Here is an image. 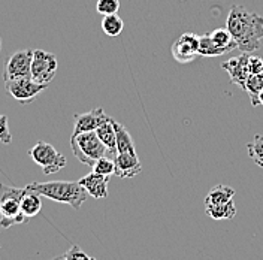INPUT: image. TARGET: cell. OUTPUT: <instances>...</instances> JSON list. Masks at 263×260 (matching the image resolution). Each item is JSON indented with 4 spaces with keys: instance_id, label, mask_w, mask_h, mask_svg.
Masks as SVG:
<instances>
[{
    "instance_id": "cell-1",
    "label": "cell",
    "mask_w": 263,
    "mask_h": 260,
    "mask_svg": "<svg viewBox=\"0 0 263 260\" xmlns=\"http://www.w3.org/2000/svg\"><path fill=\"white\" fill-rule=\"evenodd\" d=\"M226 27L241 52H254L260 48L263 39V16L236 5L230 9Z\"/></svg>"
},
{
    "instance_id": "cell-2",
    "label": "cell",
    "mask_w": 263,
    "mask_h": 260,
    "mask_svg": "<svg viewBox=\"0 0 263 260\" xmlns=\"http://www.w3.org/2000/svg\"><path fill=\"white\" fill-rule=\"evenodd\" d=\"M27 189L54 202L67 203L73 210H80L88 196L85 189L80 184V181H48V182L34 181L27 184Z\"/></svg>"
},
{
    "instance_id": "cell-3",
    "label": "cell",
    "mask_w": 263,
    "mask_h": 260,
    "mask_svg": "<svg viewBox=\"0 0 263 260\" xmlns=\"http://www.w3.org/2000/svg\"><path fill=\"white\" fill-rule=\"evenodd\" d=\"M24 193L26 187L16 189L0 184V226L3 229L29 223V218L21 212V199Z\"/></svg>"
},
{
    "instance_id": "cell-4",
    "label": "cell",
    "mask_w": 263,
    "mask_h": 260,
    "mask_svg": "<svg viewBox=\"0 0 263 260\" xmlns=\"http://www.w3.org/2000/svg\"><path fill=\"white\" fill-rule=\"evenodd\" d=\"M70 148L77 160L87 166H93L100 157L109 154L108 148L99 139L96 132H84L80 135H72Z\"/></svg>"
},
{
    "instance_id": "cell-5",
    "label": "cell",
    "mask_w": 263,
    "mask_h": 260,
    "mask_svg": "<svg viewBox=\"0 0 263 260\" xmlns=\"http://www.w3.org/2000/svg\"><path fill=\"white\" fill-rule=\"evenodd\" d=\"M29 154L33 162L37 166H41L45 175L57 174L67 164L65 156L60 154L51 144L44 142V141H39L37 144H34Z\"/></svg>"
},
{
    "instance_id": "cell-6",
    "label": "cell",
    "mask_w": 263,
    "mask_h": 260,
    "mask_svg": "<svg viewBox=\"0 0 263 260\" xmlns=\"http://www.w3.org/2000/svg\"><path fill=\"white\" fill-rule=\"evenodd\" d=\"M6 91L20 102L21 105L32 103L34 98H37L48 85L39 84L33 78H16V80H6L3 81Z\"/></svg>"
},
{
    "instance_id": "cell-7",
    "label": "cell",
    "mask_w": 263,
    "mask_h": 260,
    "mask_svg": "<svg viewBox=\"0 0 263 260\" xmlns=\"http://www.w3.org/2000/svg\"><path fill=\"white\" fill-rule=\"evenodd\" d=\"M57 57L44 49H33L32 78L39 84L49 85L57 72Z\"/></svg>"
},
{
    "instance_id": "cell-8",
    "label": "cell",
    "mask_w": 263,
    "mask_h": 260,
    "mask_svg": "<svg viewBox=\"0 0 263 260\" xmlns=\"http://www.w3.org/2000/svg\"><path fill=\"white\" fill-rule=\"evenodd\" d=\"M33 49H20L11 54L5 63L3 81L16 78H32Z\"/></svg>"
},
{
    "instance_id": "cell-9",
    "label": "cell",
    "mask_w": 263,
    "mask_h": 260,
    "mask_svg": "<svg viewBox=\"0 0 263 260\" xmlns=\"http://www.w3.org/2000/svg\"><path fill=\"white\" fill-rule=\"evenodd\" d=\"M172 55L178 63H190L199 55V36L196 33H184L172 45Z\"/></svg>"
},
{
    "instance_id": "cell-10",
    "label": "cell",
    "mask_w": 263,
    "mask_h": 260,
    "mask_svg": "<svg viewBox=\"0 0 263 260\" xmlns=\"http://www.w3.org/2000/svg\"><path fill=\"white\" fill-rule=\"evenodd\" d=\"M248 59H250L248 52H241L239 55L232 57L228 62L221 63V69L229 73L230 81L233 82V84H236V85H239L241 88H244L247 78L250 75Z\"/></svg>"
},
{
    "instance_id": "cell-11",
    "label": "cell",
    "mask_w": 263,
    "mask_h": 260,
    "mask_svg": "<svg viewBox=\"0 0 263 260\" xmlns=\"http://www.w3.org/2000/svg\"><path fill=\"white\" fill-rule=\"evenodd\" d=\"M108 118L109 117L105 114L103 108H95L88 113L77 114L73 117V133L72 135H80L84 132H95Z\"/></svg>"
},
{
    "instance_id": "cell-12",
    "label": "cell",
    "mask_w": 263,
    "mask_h": 260,
    "mask_svg": "<svg viewBox=\"0 0 263 260\" xmlns=\"http://www.w3.org/2000/svg\"><path fill=\"white\" fill-rule=\"evenodd\" d=\"M115 175L118 178H133L142 172V164L136 154L117 153L114 157Z\"/></svg>"
},
{
    "instance_id": "cell-13",
    "label": "cell",
    "mask_w": 263,
    "mask_h": 260,
    "mask_svg": "<svg viewBox=\"0 0 263 260\" xmlns=\"http://www.w3.org/2000/svg\"><path fill=\"white\" fill-rule=\"evenodd\" d=\"M80 184L85 189L88 196L95 199H105L108 197V184H109V177L100 175L96 172H90L88 175L82 177L80 179Z\"/></svg>"
},
{
    "instance_id": "cell-14",
    "label": "cell",
    "mask_w": 263,
    "mask_h": 260,
    "mask_svg": "<svg viewBox=\"0 0 263 260\" xmlns=\"http://www.w3.org/2000/svg\"><path fill=\"white\" fill-rule=\"evenodd\" d=\"M114 121V118L109 117L105 123H102L98 129L95 130L98 133L99 139L108 148L109 156H112V157H115V154H117V136H115Z\"/></svg>"
},
{
    "instance_id": "cell-15",
    "label": "cell",
    "mask_w": 263,
    "mask_h": 260,
    "mask_svg": "<svg viewBox=\"0 0 263 260\" xmlns=\"http://www.w3.org/2000/svg\"><path fill=\"white\" fill-rule=\"evenodd\" d=\"M42 210V200H41V195L34 193L32 190H29L26 187V193L21 199V212L30 220L32 217L37 215Z\"/></svg>"
},
{
    "instance_id": "cell-16",
    "label": "cell",
    "mask_w": 263,
    "mask_h": 260,
    "mask_svg": "<svg viewBox=\"0 0 263 260\" xmlns=\"http://www.w3.org/2000/svg\"><path fill=\"white\" fill-rule=\"evenodd\" d=\"M235 189L224 184H218L214 189L210 190L208 196L205 197V205H220V203H228L233 200Z\"/></svg>"
},
{
    "instance_id": "cell-17",
    "label": "cell",
    "mask_w": 263,
    "mask_h": 260,
    "mask_svg": "<svg viewBox=\"0 0 263 260\" xmlns=\"http://www.w3.org/2000/svg\"><path fill=\"white\" fill-rule=\"evenodd\" d=\"M242 90L248 93L253 106H260L259 95L263 91V73H250Z\"/></svg>"
},
{
    "instance_id": "cell-18",
    "label": "cell",
    "mask_w": 263,
    "mask_h": 260,
    "mask_svg": "<svg viewBox=\"0 0 263 260\" xmlns=\"http://www.w3.org/2000/svg\"><path fill=\"white\" fill-rule=\"evenodd\" d=\"M115 127V136H117V153H130V154H136V148H135V142L132 139L129 130L126 129L123 124L114 121Z\"/></svg>"
},
{
    "instance_id": "cell-19",
    "label": "cell",
    "mask_w": 263,
    "mask_h": 260,
    "mask_svg": "<svg viewBox=\"0 0 263 260\" xmlns=\"http://www.w3.org/2000/svg\"><path fill=\"white\" fill-rule=\"evenodd\" d=\"M205 212L208 217H211L213 220H230L235 217L236 208L233 200H230L228 203H220V205H205Z\"/></svg>"
},
{
    "instance_id": "cell-20",
    "label": "cell",
    "mask_w": 263,
    "mask_h": 260,
    "mask_svg": "<svg viewBox=\"0 0 263 260\" xmlns=\"http://www.w3.org/2000/svg\"><path fill=\"white\" fill-rule=\"evenodd\" d=\"M228 51L224 48H220L210 36V33H205L202 36H199V55H205V57H218L226 54Z\"/></svg>"
},
{
    "instance_id": "cell-21",
    "label": "cell",
    "mask_w": 263,
    "mask_h": 260,
    "mask_svg": "<svg viewBox=\"0 0 263 260\" xmlns=\"http://www.w3.org/2000/svg\"><path fill=\"white\" fill-rule=\"evenodd\" d=\"M210 36H211V39H213L220 48H224L228 52L233 51L235 48H238L235 39L232 38V34L228 30V27L226 29H223V27L221 29H215L214 32L210 33Z\"/></svg>"
},
{
    "instance_id": "cell-22",
    "label": "cell",
    "mask_w": 263,
    "mask_h": 260,
    "mask_svg": "<svg viewBox=\"0 0 263 260\" xmlns=\"http://www.w3.org/2000/svg\"><path fill=\"white\" fill-rule=\"evenodd\" d=\"M124 29V23L121 20V16L118 14H112V15H105L102 18V30L105 34L115 38Z\"/></svg>"
},
{
    "instance_id": "cell-23",
    "label": "cell",
    "mask_w": 263,
    "mask_h": 260,
    "mask_svg": "<svg viewBox=\"0 0 263 260\" xmlns=\"http://www.w3.org/2000/svg\"><path fill=\"white\" fill-rule=\"evenodd\" d=\"M247 150L251 160L263 168V135H254L253 141L247 144Z\"/></svg>"
},
{
    "instance_id": "cell-24",
    "label": "cell",
    "mask_w": 263,
    "mask_h": 260,
    "mask_svg": "<svg viewBox=\"0 0 263 260\" xmlns=\"http://www.w3.org/2000/svg\"><path fill=\"white\" fill-rule=\"evenodd\" d=\"M91 168H93V172L100 174V175H106V177L115 175L114 157L103 156V157H100L99 160H96V163H95Z\"/></svg>"
},
{
    "instance_id": "cell-25",
    "label": "cell",
    "mask_w": 263,
    "mask_h": 260,
    "mask_svg": "<svg viewBox=\"0 0 263 260\" xmlns=\"http://www.w3.org/2000/svg\"><path fill=\"white\" fill-rule=\"evenodd\" d=\"M120 9V0H98L96 11L100 15H112Z\"/></svg>"
},
{
    "instance_id": "cell-26",
    "label": "cell",
    "mask_w": 263,
    "mask_h": 260,
    "mask_svg": "<svg viewBox=\"0 0 263 260\" xmlns=\"http://www.w3.org/2000/svg\"><path fill=\"white\" fill-rule=\"evenodd\" d=\"M0 142L9 145L12 142V135L9 130V124H8V117L0 114Z\"/></svg>"
},
{
    "instance_id": "cell-27",
    "label": "cell",
    "mask_w": 263,
    "mask_h": 260,
    "mask_svg": "<svg viewBox=\"0 0 263 260\" xmlns=\"http://www.w3.org/2000/svg\"><path fill=\"white\" fill-rule=\"evenodd\" d=\"M66 260H96L95 257L88 256L87 253H84L80 247L77 245H72L67 251L65 253Z\"/></svg>"
},
{
    "instance_id": "cell-28",
    "label": "cell",
    "mask_w": 263,
    "mask_h": 260,
    "mask_svg": "<svg viewBox=\"0 0 263 260\" xmlns=\"http://www.w3.org/2000/svg\"><path fill=\"white\" fill-rule=\"evenodd\" d=\"M248 70L250 73H263V59L259 55H251L248 59Z\"/></svg>"
},
{
    "instance_id": "cell-29",
    "label": "cell",
    "mask_w": 263,
    "mask_h": 260,
    "mask_svg": "<svg viewBox=\"0 0 263 260\" xmlns=\"http://www.w3.org/2000/svg\"><path fill=\"white\" fill-rule=\"evenodd\" d=\"M51 260H66V256L63 254V256H57V257H54V259Z\"/></svg>"
},
{
    "instance_id": "cell-30",
    "label": "cell",
    "mask_w": 263,
    "mask_h": 260,
    "mask_svg": "<svg viewBox=\"0 0 263 260\" xmlns=\"http://www.w3.org/2000/svg\"><path fill=\"white\" fill-rule=\"evenodd\" d=\"M259 102H260V106H263V91L259 95Z\"/></svg>"
},
{
    "instance_id": "cell-31",
    "label": "cell",
    "mask_w": 263,
    "mask_h": 260,
    "mask_svg": "<svg viewBox=\"0 0 263 260\" xmlns=\"http://www.w3.org/2000/svg\"><path fill=\"white\" fill-rule=\"evenodd\" d=\"M0 51H2V39H0Z\"/></svg>"
}]
</instances>
